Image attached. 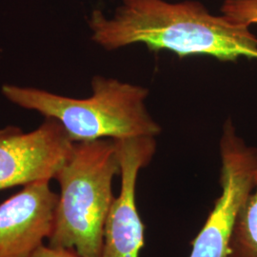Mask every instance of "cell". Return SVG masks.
<instances>
[{
	"label": "cell",
	"instance_id": "ba28073f",
	"mask_svg": "<svg viewBox=\"0 0 257 257\" xmlns=\"http://www.w3.org/2000/svg\"><path fill=\"white\" fill-rule=\"evenodd\" d=\"M228 257H257V183L239 211Z\"/></svg>",
	"mask_w": 257,
	"mask_h": 257
},
{
	"label": "cell",
	"instance_id": "5b68a950",
	"mask_svg": "<svg viewBox=\"0 0 257 257\" xmlns=\"http://www.w3.org/2000/svg\"><path fill=\"white\" fill-rule=\"evenodd\" d=\"M74 144L53 118L30 133L12 126L0 130V191L55 179Z\"/></svg>",
	"mask_w": 257,
	"mask_h": 257
},
{
	"label": "cell",
	"instance_id": "277c9868",
	"mask_svg": "<svg viewBox=\"0 0 257 257\" xmlns=\"http://www.w3.org/2000/svg\"><path fill=\"white\" fill-rule=\"evenodd\" d=\"M221 194L192 243L189 257H228L239 211L257 183V149L236 134L231 120L220 139Z\"/></svg>",
	"mask_w": 257,
	"mask_h": 257
},
{
	"label": "cell",
	"instance_id": "3957f363",
	"mask_svg": "<svg viewBox=\"0 0 257 257\" xmlns=\"http://www.w3.org/2000/svg\"><path fill=\"white\" fill-rule=\"evenodd\" d=\"M92 88V95L83 99L9 84L2 92L19 107L58 121L74 143L156 138L161 133L146 107L147 88L104 76L93 77Z\"/></svg>",
	"mask_w": 257,
	"mask_h": 257
},
{
	"label": "cell",
	"instance_id": "8992f818",
	"mask_svg": "<svg viewBox=\"0 0 257 257\" xmlns=\"http://www.w3.org/2000/svg\"><path fill=\"white\" fill-rule=\"evenodd\" d=\"M115 143L121 187L105 223L101 257H139L144 246L145 226L138 211L136 191L139 172L156 154V138H126Z\"/></svg>",
	"mask_w": 257,
	"mask_h": 257
},
{
	"label": "cell",
	"instance_id": "52a82bcc",
	"mask_svg": "<svg viewBox=\"0 0 257 257\" xmlns=\"http://www.w3.org/2000/svg\"><path fill=\"white\" fill-rule=\"evenodd\" d=\"M59 195L49 179L27 184L0 204V257H30L54 225Z\"/></svg>",
	"mask_w": 257,
	"mask_h": 257
},
{
	"label": "cell",
	"instance_id": "6da1fadb",
	"mask_svg": "<svg viewBox=\"0 0 257 257\" xmlns=\"http://www.w3.org/2000/svg\"><path fill=\"white\" fill-rule=\"evenodd\" d=\"M92 39L107 51L143 44L180 57L207 55L220 61L257 60V37L249 26L229 17L213 16L196 1L123 0L110 18L93 11Z\"/></svg>",
	"mask_w": 257,
	"mask_h": 257
},
{
	"label": "cell",
	"instance_id": "9c48e42d",
	"mask_svg": "<svg viewBox=\"0 0 257 257\" xmlns=\"http://www.w3.org/2000/svg\"><path fill=\"white\" fill-rule=\"evenodd\" d=\"M223 15L246 25L257 24V0H226Z\"/></svg>",
	"mask_w": 257,
	"mask_h": 257
},
{
	"label": "cell",
	"instance_id": "30bf717a",
	"mask_svg": "<svg viewBox=\"0 0 257 257\" xmlns=\"http://www.w3.org/2000/svg\"><path fill=\"white\" fill-rule=\"evenodd\" d=\"M30 257H81L74 250L55 248L49 247L48 245H42Z\"/></svg>",
	"mask_w": 257,
	"mask_h": 257
},
{
	"label": "cell",
	"instance_id": "7a4b0ae2",
	"mask_svg": "<svg viewBox=\"0 0 257 257\" xmlns=\"http://www.w3.org/2000/svg\"><path fill=\"white\" fill-rule=\"evenodd\" d=\"M117 175L115 140L74 143L55 175L60 193L49 247L74 250L81 257H101L104 227L114 200L112 180Z\"/></svg>",
	"mask_w": 257,
	"mask_h": 257
}]
</instances>
